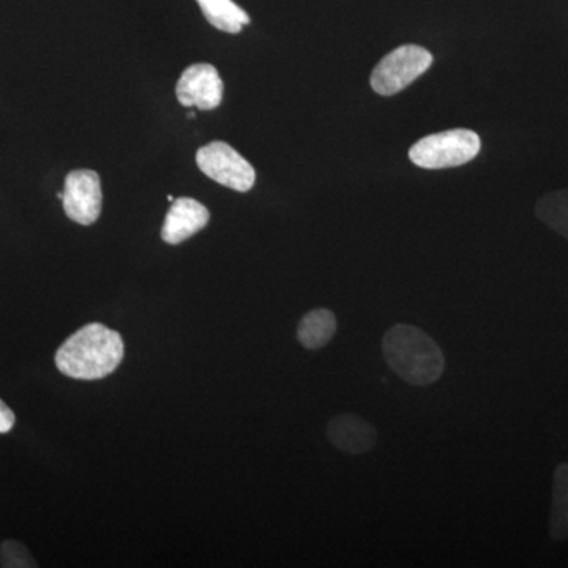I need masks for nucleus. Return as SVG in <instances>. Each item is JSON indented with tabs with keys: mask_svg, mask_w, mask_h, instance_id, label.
<instances>
[{
	"mask_svg": "<svg viewBox=\"0 0 568 568\" xmlns=\"http://www.w3.org/2000/svg\"><path fill=\"white\" fill-rule=\"evenodd\" d=\"M123 355L122 335L106 325L92 323L74 332L59 347L55 366L62 375L73 379L97 381L114 373Z\"/></svg>",
	"mask_w": 568,
	"mask_h": 568,
	"instance_id": "f257e3e1",
	"label": "nucleus"
},
{
	"mask_svg": "<svg viewBox=\"0 0 568 568\" xmlns=\"http://www.w3.org/2000/svg\"><path fill=\"white\" fill-rule=\"evenodd\" d=\"M383 354L388 368L410 386H432L446 368L443 349L416 325L395 324L388 328Z\"/></svg>",
	"mask_w": 568,
	"mask_h": 568,
	"instance_id": "f03ea898",
	"label": "nucleus"
},
{
	"mask_svg": "<svg viewBox=\"0 0 568 568\" xmlns=\"http://www.w3.org/2000/svg\"><path fill=\"white\" fill-rule=\"evenodd\" d=\"M480 149V136L473 130H447L418 140L410 148L409 159L422 170H447L473 162Z\"/></svg>",
	"mask_w": 568,
	"mask_h": 568,
	"instance_id": "7ed1b4c3",
	"label": "nucleus"
},
{
	"mask_svg": "<svg viewBox=\"0 0 568 568\" xmlns=\"http://www.w3.org/2000/svg\"><path fill=\"white\" fill-rule=\"evenodd\" d=\"M433 65V54L417 44H405L388 52L372 73L373 91L383 97L405 91Z\"/></svg>",
	"mask_w": 568,
	"mask_h": 568,
	"instance_id": "20e7f679",
	"label": "nucleus"
},
{
	"mask_svg": "<svg viewBox=\"0 0 568 568\" xmlns=\"http://www.w3.org/2000/svg\"><path fill=\"white\" fill-rule=\"evenodd\" d=\"M196 163L212 181L239 193L250 192L256 182L252 164L223 141L209 142L201 148L196 153Z\"/></svg>",
	"mask_w": 568,
	"mask_h": 568,
	"instance_id": "39448f33",
	"label": "nucleus"
},
{
	"mask_svg": "<svg viewBox=\"0 0 568 568\" xmlns=\"http://www.w3.org/2000/svg\"><path fill=\"white\" fill-rule=\"evenodd\" d=\"M62 203L63 211L71 222L91 226L102 213L103 193L100 175L92 170H78L67 175Z\"/></svg>",
	"mask_w": 568,
	"mask_h": 568,
	"instance_id": "423d86ee",
	"label": "nucleus"
},
{
	"mask_svg": "<svg viewBox=\"0 0 568 568\" xmlns=\"http://www.w3.org/2000/svg\"><path fill=\"white\" fill-rule=\"evenodd\" d=\"M223 81L219 70L211 63H194L183 71L175 93L179 103L186 108L211 111L220 106L223 100Z\"/></svg>",
	"mask_w": 568,
	"mask_h": 568,
	"instance_id": "0eeeda50",
	"label": "nucleus"
},
{
	"mask_svg": "<svg viewBox=\"0 0 568 568\" xmlns=\"http://www.w3.org/2000/svg\"><path fill=\"white\" fill-rule=\"evenodd\" d=\"M211 213L193 197H178L171 205L162 227V239L166 244L179 245L207 226Z\"/></svg>",
	"mask_w": 568,
	"mask_h": 568,
	"instance_id": "6e6552de",
	"label": "nucleus"
},
{
	"mask_svg": "<svg viewBox=\"0 0 568 568\" xmlns=\"http://www.w3.org/2000/svg\"><path fill=\"white\" fill-rule=\"evenodd\" d=\"M328 440L338 450L349 455H362L372 450L377 443L375 426L355 414H342L328 422Z\"/></svg>",
	"mask_w": 568,
	"mask_h": 568,
	"instance_id": "1a4fd4ad",
	"label": "nucleus"
},
{
	"mask_svg": "<svg viewBox=\"0 0 568 568\" xmlns=\"http://www.w3.org/2000/svg\"><path fill=\"white\" fill-rule=\"evenodd\" d=\"M336 334V316L331 310L317 308L302 317L297 338L306 349H323Z\"/></svg>",
	"mask_w": 568,
	"mask_h": 568,
	"instance_id": "9d476101",
	"label": "nucleus"
},
{
	"mask_svg": "<svg viewBox=\"0 0 568 568\" xmlns=\"http://www.w3.org/2000/svg\"><path fill=\"white\" fill-rule=\"evenodd\" d=\"M205 20L213 28L227 33L242 32L244 26L250 24V17L233 0H196Z\"/></svg>",
	"mask_w": 568,
	"mask_h": 568,
	"instance_id": "9b49d317",
	"label": "nucleus"
},
{
	"mask_svg": "<svg viewBox=\"0 0 568 568\" xmlns=\"http://www.w3.org/2000/svg\"><path fill=\"white\" fill-rule=\"evenodd\" d=\"M549 536L555 540L568 538V463L559 465L555 473Z\"/></svg>",
	"mask_w": 568,
	"mask_h": 568,
	"instance_id": "f8f14e48",
	"label": "nucleus"
},
{
	"mask_svg": "<svg viewBox=\"0 0 568 568\" xmlns=\"http://www.w3.org/2000/svg\"><path fill=\"white\" fill-rule=\"evenodd\" d=\"M536 215L540 222L568 241V190H559L540 197L536 204Z\"/></svg>",
	"mask_w": 568,
	"mask_h": 568,
	"instance_id": "ddd939ff",
	"label": "nucleus"
},
{
	"mask_svg": "<svg viewBox=\"0 0 568 568\" xmlns=\"http://www.w3.org/2000/svg\"><path fill=\"white\" fill-rule=\"evenodd\" d=\"M0 566L9 568L37 567L29 549L18 541L7 540L0 545Z\"/></svg>",
	"mask_w": 568,
	"mask_h": 568,
	"instance_id": "4468645a",
	"label": "nucleus"
},
{
	"mask_svg": "<svg viewBox=\"0 0 568 568\" xmlns=\"http://www.w3.org/2000/svg\"><path fill=\"white\" fill-rule=\"evenodd\" d=\"M14 426V414L6 403L0 399V435L11 432Z\"/></svg>",
	"mask_w": 568,
	"mask_h": 568,
	"instance_id": "2eb2a0df",
	"label": "nucleus"
},
{
	"mask_svg": "<svg viewBox=\"0 0 568 568\" xmlns=\"http://www.w3.org/2000/svg\"><path fill=\"white\" fill-rule=\"evenodd\" d=\"M168 201H170V203H174V196H171L170 194V196H168Z\"/></svg>",
	"mask_w": 568,
	"mask_h": 568,
	"instance_id": "dca6fc26",
	"label": "nucleus"
}]
</instances>
